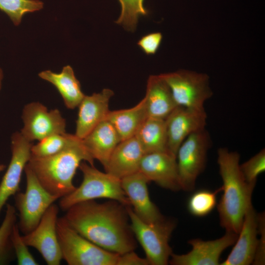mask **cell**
<instances>
[{"label":"cell","mask_w":265,"mask_h":265,"mask_svg":"<svg viewBox=\"0 0 265 265\" xmlns=\"http://www.w3.org/2000/svg\"><path fill=\"white\" fill-rule=\"evenodd\" d=\"M127 208L112 200L103 203L89 200L71 206L64 217L74 230L93 243L121 255L136 247Z\"/></svg>","instance_id":"cell-1"},{"label":"cell","mask_w":265,"mask_h":265,"mask_svg":"<svg viewBox=\"0 0 265 265\" xmlns=\"http://www.w3.org/2000/svg\"><path fill=\"white\" fill-rule=\"evenodd\" d=\"M131 229L146 255L151 265H166L169 263L172 250L169 240L176 223L165 219L158 223H147L127 206Z\"/></svg>","instance_id":"cell-6"},{"label":"cell","mask_w":265,"mask_h":265,"mask_svg":"<svg viewBox=\"0 0 265 265\" xmlns=\"http://www.w3.org/2000/svg\"><path fill=\"white\" fill-rule=\"evenodd\" d=\"M162 39L161 33L153 32L142 36L137 44L146 54H154L159 49Z\"/></svg>","instance_id":"cell-33"},{"label":"cell","mask_w":265,"mask_h":265,"mask_svg":"<svg viewBox=\"0 0 265 265\" xmlns=\"http://www.w3.org/2000/svg\"><path fill=\"white\" fill-rule=\"evenodd\" d=\"M78 138L75 134L65 132L50 135L33 145L31 155L44 157L57 154L74 143Z\"/></svg>","instance_id":"cell-25"},{"label":"cell","mask_w":265,"mask_h":265,"mask_svg":"<svg viewBox=\"0 0 265 265\" xmlns=\"http://www.w3.org/2000/svg\"><path fill=\"white\" fill-rule=\"evenodd\" d=\"M16 219L15 207L6 204L4 217L0 226V265L7 264L11 260L10 236Z\"/></svg>","instance_id":"cell-26"},{"label":"cell","mask_w":265,"mask_h":265,"mask_svg":"<svg viewBox=\"0 0 265 265\" xmlns=\"http://www.w3.org/2000/svg\"><path fill=\"white\" fill-rule=\"evenodd\" d=\"M205 110L177 106L165 119L168 151L176 157L183 142L190 134L205 129Z\"/></svg>","instance_id":"cell-12"},{"label":"cell","mask_w":265,"mask_h":265,"mask_svg":"<svg viewBox=\"0 0 265 265\" xmlns=\"http://www.w3.org/2000/svg\"><path fill=\"white\" fill-rule=\"evenodd\" d=\"M56 234L62 259L69 265H117L120 254L104 249L74 230L64 216L58 218Z\"/></svg>","instance_id":"cell-5"},{"label":"cell","mask_w":265,"mask_h":265,"mask_svg":"<svg viewBox=\"0 0 265 265\" xmlns=\"http://www.w3.org/2000/svg\"><path fill=\"white\" fill-rule=\"evenodd\" d=\"M160 75L169 86L178 106L205 109V103L213 94L207 74L180 70Z\"/></svg>","instance_id":"cell-9"},{"label":"cell","mask_w":265,"mask_h":265,"mask_svg":"<svg viewBox=\"0 0 265 265\" xmlns=\"http://www.w3.org/2000/svg\"><path fill=\"white\" fill-rule=\"evenodd\" d=\"M11 242L19 265H37L36 262L23 241L17 224H15L10 236Z\"/></svg>","instance_id":"cell-31"},{"label":"cell","mask_w":265,"mask_h":265,"mask_svg":"<svg viewBox=\"0 0 265 265\" xmlns=\"http://www.w3.org/2000/svg\"><path fill=\"white\" fill-rule=\"evenodd\" d=\"M39 77L53 85L61 95L65 105L69 109L78 107L85 95L76 78L73 68L64 66L59 73L46 70L39 73Z\"/></svg>","instance_id":"cell-22"},{"label":"cell","mask_w":265,"mask_h":265,"mask_svg":"<svg viewBox=\"0 0 265 265\" xmlns=\"http://www.w3.org/2000/svg\"><path fill=\"white\" fill-rule=\"evenodd\" d=\"M139 171L148 182L177 191L181 190L176 157L169 152L145 154L141 160Z\"/></svg>","instance_id":"cell-15"},{"label":"cell","mask_w":265,"mask_h":265,"mask_svg":"<svg viewBox=\"0 0 265 265\" xmlns=\"http://www.w3.org/2000/svg\"><path fill=\"white\" fill-rule=\"evenodd\" d=\"M79 168L83 174L82 181L73 191L61 198L59 206L61 210L66 211L78 203L99 198L114 200L131 206L120 179L101 172L85 162L82 161Z\"/></svg>","instance_id":"cell-4"},{"label":"cell","mask_w":265,"mask_h":265,"mask_svg":"<svg viewBox=\"0 0 265 265\" xmlns=\"http://www.w3.org/2000/svg\"><path fill=\"white\" fill-rule=\"evenodd\" d=\"M3 78V73L2 70L0 68V90L1 87V84H2V80Z\"/></svg>","instance_id":"cell-35"},{"label":"cell","mask_w":265,"mask_h":265,"mask_svg":"<svg viewBox=\"0 0 265 265\" xmlns=\"http://www.w3.org/2000/svg\"><path fill=\"white\" fill-rule=\"evenodd\" d=\"M211 144L209 133L204 129L189 135L179 147L176 160L181 189H194L197 178L205 168Z\"/></svg>","instance_id":"cell-8"},{"label":"cell","mask_w":265,"mask_h":265,"mask_svg":"<svg viewBox=\"0 0 265 265\" xmlns=\"http://www.w3.org/2000/svg\"><path fill=\"white\" fill-rule=\"evenodd\" d=\"M11 140V160L0 183V213L8 199L19 192L22 173L30 159L33 145L19 132H14Z\"/></svg>","instance_id":"cell-14"},{"label":"cell","mask_w":265,"mask_h":265,"mask_svg":"<svg viewBox=\"0 0 265 265\" xmlns=\"http://www.w3.org/2000/svg\"><path fill=\"white\" fill-rule=\"evenodd\" d=\"M222 190L221 187L214 191L201 189L193 193L189 198L187 209L189 212L197 217L209 214L216 205V196Z\"/></svg>","instance_id":"cell-29"},{"label":"cell","mask_w":265,"mask_h":265,"mask_svg":"<svg viewBox=\"0 0 265 265\" xmlns=\"http://www.w3.org/2000/svg\"><path fill=\"white\" fill-rule=\"evenodd\" d=\"M239 168L246 182L255 186L258 177L265 171V149H262L250 159L239 164Z\"/></svg>","instance_id":"cell-30"},{"label":"cell","mask_w":265,"mask_h":265,"mask_svg":"<svg viewBox=\"0 0 265 265\" xmlns=\"http://www.w3.org/2000/svg\"><path fill=\"white\" fill-rule=\"evenodd\" d=\"M258 217L252 204L246 211L238 238L227 258L220 265H249L252 264L258 235Z\"/></svg>","instance_id":"cell-17"},{"label":"cell","mask_w":265,"mask_h":265,"mask_svg":"<svg viewBox=\"0 0 265 265\" xmlns=\"http://www.w3.org/2000/svg\"><path fill=\"white\" fill-rule=\"evenodd\" d=\"M94 159L78 138L63 151L54 155L36 157L30 156L27 165L43 187L52 195L61 198L73 191V181L82 161L94 165Z\"/></svg>","instance_id":"cell-3"},{"label":"cell","mask_w":265,"mask_h":265,"mask_svg":"<svg viewBox=\"0 0 265 265\" xmlns=\"http://www.w3.org/2000/svg\"><path fill=\"white\" fill-rule=\"evenodd\" d=\"M5 167L6 166L4 164L0 163V172L3 171Z\"/></svg>","instance_id":"cell-36"},{"label":"cell","mask_w":265,"mask_h":265,"mask_svg":"<svg viewBox=\"0 0 265 265\" xmlns=\"http://www.w3.org/2000/svg\"><path fill=\"white\" fill-rule=\"evenodd\" d=\"M24 127L20 132L27 140L39 141L54 134L66 132V121L57 109L48 111L38 102L25 106L23 110Z\"/></svg>","instance_id":"cell-11"},{"label":"cell","mask_w":265,"mask_h":265,"mask_svg":"<svg viewBox=\"0 0 265 265\" xmlns=\"http://www.w3.org/2000/svg\"><path fill=\"white\" fill-rule=\"evenodd\" d=\"M24 171L26 180V190L16 193L14 199L19 214L18 225L20 231L26 235L36 227L48 208L59 198L43 187L27 164Z\"/></svg>","instance_id":"cell-7"},{"label":"cell","mask_w":265,"mask_h":265,"mask_svg":"<svg viewBox=\"0 0 265 265\" xmlns=\"http://www.w3.org/2000/svg\"><path fill=\"white\" fill-rule=\"evenodd\" d=\"M82 141L94 159L99 160L105 168L112 153L121 140L112 125L105 119Z\"/></svg>","instance_id":"cell-21"},{"label":"cell","mask_w":265,"mask_h":265,"mask_svg":"<svg viewBox=\"0 0 265 265\" xmlns=\"http://www.w3.org/2000/svg\"><path fill=\"white\" fill-rule=\"evenodd\" d=\"M121 5L120 15L115 22L123 27L132 32L137 26L140 16L148 14L144 6V0H118Z\"/></svg>","instance_id":"cell-28"},{"label":"cell","mask_w":265,"mask_h":265,"mask_svg":"<svg viewBox=\"0 0 265 265\" xmlns=\"http://www.w3.org/2000/svg\"><path fill=\"white\" fill-rule=\"evenodd\" d=\"M43 6V2L39 0H0V10L15 26L19 25L26 13L40 10Z\"/></svg>","instance_id":"cell-27"},{"label":"cell","mask_w":265,"mask_h":265,"mask_svg":"<svg viewBox=\"0 0 265 265\" xmlns=\"http://www.w3.org/2000/svg\"><path fill=\"white\" fill-rule=\"evenodd\" d=\"M144 99L133 107L109 111L106 120L114 127L121 141L132 137L148 118Z\"/></svg>","instance_id":"cell-23"},{"label":"cell","mask_w":265,"mask_h":265,"mask_svg":"<svg viewBox=\"0 0 265 265\" xmlns=\"http://www.w3.org/2000/svg\"><path fill=\"white\" fill-rule=\"evenodd\" d=\"M113 91L105 88L99 93L86 96L79 105L75 135L82 139L99 124L106 119L109 111V103Z\"/></svg>","instance_id":"cell-18"},{"label":"cell","mask_w":265,"mask_h":265,"mask_svg":"<svg viewBox=\"0 0 265 265\" xmlns=\"http://www.w3.org/2000/svg\"><path fill=\"white\" fill-rule=\"evenodd\" d=\"M117 265H149L146 258L137 255L133 251L119 255Z\"/></svg>","instance_id":"cell-34"},{"label":"cell","mask_w":265,"mask_h":265,"mask_svg":"<svg viewBox=\"0 0 265 265\" xmlns=\"http://www.w3.org/2000/svg\"><path fill=\"white\" fill-rule=\"evenodd\" d=\"M135 136L145 154L169 152L164 119L148 117L141 125Z\"/></svg>","instance_id":"cell-24"},{"label":"cell","mask_w":265,"mask_h":265,"mask_svg":"<svg viewBox=\"0 0 265 265\" xmlns=\"http://www.w3.org/2000/svg\"><path fill=\"white\" fill-rule=\"evenodd\" d=\"M143 99L148 117L165 120L178 106L160 74L149 77Z\"/></svg>","instance_id":"cell-20"},{"label":"cell","mask_w":265,"mask_h":265,"mask_svg":"<svg viewBox=\"0 0 265 265\" xmlns=\"http://www.w3.org/2000/svg\"><path fill=\"white\" fill-rule=\"evenodd\" d=\"M58 212V206L53 203L36 227L22 236L25 244L38 250L48 265H59L62 259L56 230Z\"/></svg>","instance_id":"cell-10"},{"label":"cell","mask_w":265,"mask_h":265,"mask_svg":"<svg viewBox=\"0 0 265 265\" xmlns=\"http://www.w3.org/2000/svg\"><path fill=\"white\" fill-rule=\"evenodd\" d=\"M238 234L226 232L221 238L211 240L195 238L188 240L191 250L185 254L172 253L169 263L172 265H218L222 252L234 245Z\"/></svg>","instance_id":"cell-13"},{"label":"cell","mask_w":265,"mask_h":265,"mask_svg":"<svg viewBox=\"0 0 265 265\" xmlns=\"http://www.w3.org/2000/svg\"><path fill=\"white\" fill-rule=\"evenodd\" d=\"M144 153L135 136L120 141L104 168L106 172L121 180L139 171Z\"/></svg>","instance_id":"cell-19"},{"label":"cell","mask_w":265,"mask_h":265,"mask_svg":"<svg viewBox=\"0 0 265 265\" xmlns=\"http://www.w3.org/2000/svg\"><path fill=\"white\" fill-rule=\"evenodd\" d=\"M258 232L260 235L252 264L263 265L265 263V213H258Z\"/></svg>","instance_id":"cell-32"},{"label":"cell","mask_w":265,"mask_h":265,"mask_svg":"<svg viewBox=\"0 0 265 265\" xmlns=\"http://www.w3.org/2000/svg\"><path fill=\"white\" fill-rule=\"evenodd\" d=\"M125 192L134 213L147 223H158L166 218L151 201L148 189L149 182L139 171L121 180Z\"/></svg>","instance_id":"cell-16"},{"label":"cell","mask_w":265,"mask_h":265,"mask_svg":"<svg viewBox=\"0 0 265 265\" xmlns=\"http://www.w3.org/2000/svg\"><path fill=\"white\" fill-rule=\"evenodd\" d=\"M240 155L226 148L217 150V164L222 180L223 194L217 204L220 224L226 232L238 234L246 211L252 203L255 186L249 184L239 168Z\"/></svg>","instance_id":"cell-2"}]
</instances>
